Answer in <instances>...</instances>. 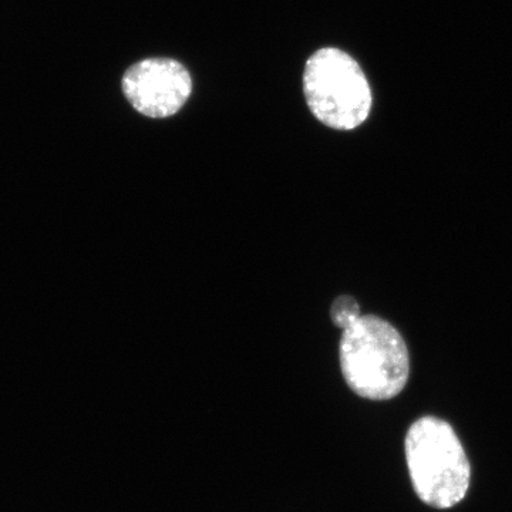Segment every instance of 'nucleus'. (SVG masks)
Segmentation results:
<instances>
[{
  "instance_id": "f257e3e1",
  "label": "nucleus",
  "mask_w": 512,
  "mask_h": 512,
  "mask_svg": "<svg viewBox=\"0 0 512 512\" xmlns=\"http://www.w3.org/2000/svg\"><path fill=\"white\" fill-rule=\"evenodd\" d=\"M340 369L353 393L390 400L409 382L410 356L402 333L379 316H360L342 330Z\"/></svg>"
},
{
  "instance_id": "f03ea898",
  "label": "nucleus",
  "mask_w": 512,
  "mask_h": 512,
  "mask_svg": "<svg viewBox=\"0 0 512 512\" xmlns=\"http://www.w3.org/2000/svg\"><path fill=\"white\" fill-rule=\"evenodd\" d=\"M407 467L423 503L447 510L466 497L471 468L463 444L447 421L427 416L407 431Z\"/></svg>"
},
{
  "instance_id": "7ed1b4c3",
  "label": "nucleus",
  "mask_w": 512,
  "mask_h": 512,
  "mask_svg": "<svg viewBox=\"0 0 512 512\" xmlns=\"http://www.w3.org/2000/svg\"><path fill=\"white\" fill-rule=\"evenodd\" d=\"M303 92L313 116L335 130H355L372 110V90L362 67L335 47L320 49L308 60Z\"/></svg>"
},
{
  "instance_id": "20e7f679",
  "label": "nucleus",
  "mask_w": 512,
  "mask_h": 512,
  "mask_svg": "<svg viewBox=\"0 0 512 512\" xmlns=\"http://www.w3.org/2000/svg\"><path fill=\"white\" fill-rule=\"evenodd\" d=\"M128 103L150 119H165L178 113L192 92V79L183 64L173 59L141 60L123 77Z\"/></svg>"
},
{
  "instance_id": "39448f33",
  "label": "nucleus",
  "mask_w": 512,
  "mask_h": 512,
  "mask_svg": "<svg viewBox=\"0 0 512 512\" xmlns=\"http://www.w3.org/2000/svg\"><path fill=\"white\" fill-rule=\"evenodd\" d=\"M360 305L353 296L343 295L336 298L330 306V319L333 325L345 330L360 318Z\"/></svg>"
}]
</instances>
